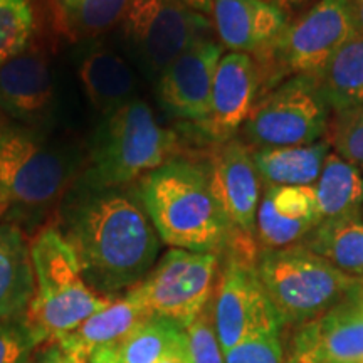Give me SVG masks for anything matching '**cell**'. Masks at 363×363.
I'll return each instance as SVG.
<instances>
[{
  "instance_id": "cell-30",
  "label": "cell",
  "mask_w": 363,
  "mask_h": 363,
  "mask_svg": "<svg viewBox=\"0 0 363 363\" xmlns=\"http://www.w3.org/2000/svg\"><path fill=\"white\" fill-rule=\"evenodd\" d=\"M190 363H225L224 352L217 338L212 301L185 328Z\"/></svg>"
},
{
  "instance_id": "cell-8",
  "label": "cell",
  "mask_w": 363,
  "mask_h": 363,
  "mask_svg": "<svg viewBox=\"0 0 363 363\" xmlns=\"http://www.w3.org/2000/svg\"><path fill=\"white\" fill-rule=\"evenodd\" d=\"M257 240L239 235L222 254L212 315L222 352L244 340L283 330V321L257 278Z\"/></svg>"
},
{
  "instance_id": "cell-25",
  "label": "cell",
  "mask_w": 363,
  "mask_h": 363,
  "mask_svg": "<svg viewBox=\"0 0 363 363\" xmlns=\"http://www.w3.org/2000/svg\"><path fill=\"white\" fill-rule=\"evenodd\" d=\"M333 113L363 106V38L355 35L331 56L316 76Z\"/></svg>"
},
{
  "instance_id": "cell-13",
  "label": "cell",
  "mask_w": 363,
  "mask_h": 363,
  "mask_svg": "<svg viewBox=\"0 0 363 363\" xmlns=\"http://www.w3.org/2000/svg\"><path fill=\"white\" fill-rule=\"evenodd\" d=\"M224 48L207 38L180 54L158 76V101L169 115L201 125L211 110V94L216 71Z\"/></svg>"
},
{
  "instance_id": "cell-33",
  "label": "cell",
  "mask_w": 363,
  "mask_h": 363,
  "mask_svg": "<svg viewBox=\"0 0 363 363\" xmlns=\"http://www.w3.org/2000/svg\"><path fill=\"white\" fill-rule=\"evenodd\" d=\"M38 363H89V362L86 360V358L62 352L56 343H49L48 350L40 355Z\"/></svg>"
},
{
  "instance_id": "cell-28",
  "label": "cell",
  "mask_w": 363,
  "mask_h": 363,
  "mask_svg": "<svg viewBox=\"0 0 363 363\" xmlns=\"http://www.w3.org/2000/svg\"><path fill=\"white\" fill-rule=\"evenodd\" d=\"M34 27L30 0H0V66L26 51Z\"/></svg>"
},
{
  "instance_id": "cell-2",
  "label": "cell",
  "mask_w": 363,
  "mask_h": 363,
  "mask_svg": "<svg viewBox=\"0 0 363 363\" xmlns=\"http://www.w3.org/2000/svg\"><path fill=\"white\" fill-rule=\"evenodd\" d=\"M136 194L162 242L222 256L239 238L212 187L207 163L174 158L138 180Z\"/></svg>"
},
{
  "instance_id": "cell-31",
  "label": "cell",
  "mask_w": 363,
  "mask_h": 363,
  "mask_svg": "<svg viewBox=\"0 0 363 363\" xmlns=\"http://www.w3.org/2000/svg\"><path fill=\"white\" fill-rule=\"evenodd\" d=\"M39 345L24 316L0 321V363H30Z\"/></svg>"
},
{
  "instance_id": "cell-38",
  "label": "cell",
  "mask_w": 363,
  "mask_h": 363,
  "mask_svg": "<svg viewBox=\"0 0 363 363\" xmlns=\"http://www.w3.org/2000/svg\"><path fill=\"white\" fill-rule=\"evenodd\" d=\"M4 212H6V207H4V203H2V202H0V216H2V214H4Z\"/></svg>"
},
{
  "instance_id": "cell-34",
  "label": "cell",
  "mask_w": 363,
  "mask_h": 363,
  "mask_svg": "<svg viewBox=\"0 0 363 363\" xmlns=\"http://www.w3.org/2000/svg\"><path fill=\"white\" fill-rule=\"evenodd\" d=\"M170 2L182 4V6L192 9V11L203 13V16H212V0H170Z\"/></svg>"
},
{
  "instance_id": "cell-26",
  "label": "cell",
  "mask_w": 363,
  "mask_h": 363,
  "mask_svg": "<svg viewBox=\"0 0 363 363\" xmlns=\"http://www.w3.org/2000/svg\"><path fill=\"white\" fill-rule=\"evenodd\" d=\"M313 189L321 222L358 216L363 206V174L337 152H331L326 158Z\"/></svg>"
},
{
  "instance_id": "cell-4",
  "label": "cell",
  "mask_w": 363,
  "mask_h": 363,
  "mask_svg": "<svg viewBox=\"0 0 363 363\" xmlns=\"http://www.w3.org/2000/svg\"><path fill=\"white\" fill-rule=\"evenodd\" d=\"M30 257L34 296L24 318L40 345L56 343L111 303L89 288L69 244L56 227H45L35 235Z\"/></svg>"
},
{
  "instance_id": "cell-12",
  "label": "cell",
  "mask_w": 363,
  "mask_h": 363,
  "mask_svg": "<svg viewBox=\"0 0 363 363\" xmlns=\"http://www.w3.org/2000/svg\"><path fill=\"white\" fill-rule=\"evenodd\" d=\"M286 363H363V284L337 306L298 326Z\"/></svg>"
},
{
  "instance_id": "cell-17",
  "label": "cell",
  "mask_w": 363,
  "mask_h": 363,
  "mask_svg": "<svg viewBox=\"0 0 363 363\" xmlns=\"http://www.w3.org/2000/svg\"><path fill=\"white\" fill-rule=\"evenodd\" d=\"M320 222L313 187H266L257 207L256 240L261 249L293 246L301 242Z\"/></svg>"
},
{
  "instance_id": "cell-6",
  "label": "cell",
  "mask_w": 363,
  "mask_h": 363,
  "mask_svg": "<svg viewBox=\"0 0 363 363\" xmlns=\"http://www.w3.org/2000/svg\"><path fill=\"white\" fill-rule=\"evenodd\" d=\"M76 158L26 130L0 128V202L17 219L40 217L61 197Z\"/></svg>"
},
{
  "instance_id": "cell-11",
  "label": "cell",
  "mask_w": 363,
  "mask_h": 363,
  "mask_svg": "<svg viewBox=\"0 0 363 363\" xmlns=\"http://www.w3.org/2000/svg\"><path fill=\"white\" fill-rule=\"evenodd\" d=\"M120 24L131 52L157 78L214 30L211 17L170 0H131Z\"/></svg>"
},
{
  "instance_id": "cell-20",
  "label": "cell",
  "mask_w": 363,
  "mask_h": 363,
  "mask_svg": "<svg viewBox=\"0 0 363 363\" xmlns=\"http://www.w3.org/2000/svg\"><path fill=\"white\" fill-rule=\"evenodd\" d=\"M78 76L83 89L103 116L116 111L135 98V74L120 54L93 48L81 57Z\"/></svg>"
},
{
  "instance_id": "cell-24",
  "label": "cell",
  "mask_w": 363,
  "mask_h": 363,
  "mask_svg": "<svg viewBox=\"0 0 363 363\" xmlns=\"http://www.w3.org/2000/svg\"><path fill=\"white\" fill-rule=\"evenodd\" d=\"M301 244L340 271L363 278V220L358 216L320 222Z\"/></svg>"
},
{
  "instance_id": "cell-5",
  "label": "cell",
  "mask_w": 363,
  "mask_h": 363,
  "mask_svg": "<svg viewBox=\"0 0 363 363\" xmlns=\"http://www.w3.org/2000/svg\"><path fill=\"white\" fill-rule=\"evenodd\" d=\"M254 269L283 326L296 328L337 306L363 284L362 278L340 271L301 242L259 249Z\"/></svg>"
},
{
  "instance_id": "cell-35",
  "label": "cell",
  "mask_w": 363,
  "mask_h": 363,
  "mask_svg": "<svg viewBox=\"0 0 363 363\" xmlns=\"http://www.w3.org/2000/svg\"><path fill=\"white\" fill-rule=\"evenodd\" d=\"M157 363H190L187 352V338H185V342L182 343L180 347H177L175 350H172L169 355H165Z\"/></svg>"
},
{
  "instance_id": "cell-22",
  "label": "cell",
  "mask_w": 363,
  "mask_h": 363,
  "mask_svg": "<svg viewBox=\"0 0 363 363\" xmlns=\"http://www.w3.org/2000/svg\"><path fill=\"white\" fill-rule=\"evenodd\" d=\"M330 153L331 145L326 138L303 147L252 150L257 174L266 187H313Z\"/></svg>"
},
{
  "instance_id": "cell-1",
  "label": "cell",
  "mask_w": 363,
  "mask_h": 363,
  "mask_svg": "<svg viewBox=\"0 0 363 363\" xmlns=\"http://www.w3.org/2000/svg\"><path fill=\"white\" fill-rule=\"evenodd\" d=\"M56 229L86 283L103 298L128 291L158 259L160 238L136 190L79 184L62 202Z\"/></svg>"
},
{
  "instance_id": "cell-27",
  "label": "cell",
  "mask_w": 363,
  "mask_h": 363,
  "mask_svg": "<svg viewBox=\"0 0 363 363\" xmlns=\"http://www.w3.org/2000/svg\"><path fill=\"white\" fill-rule=\"evenodd\" d=\"M131 0H52L59 24L71 38H93L123 21Z\"/></svg>"
},
{
  "instance_id": "cell-37",
  "label": "cell",
  "mask_w": 363,
  "mask_h": 363,
  "mask_svg": "<svg viewBox=\"0 0 363 363\" xmlns=\"http://www.w3.org/2000/svg\"><path fill=\"white\" fill-rule=\"evenodd\" d=\"M266 2L274 4V6H278L281 9H288V7H293V6H299V4L306 2V0H266Z\"/></svg>"
},
{
  "instance_id": "cell-10",
  "label": "cell",
  "mask_w": 363,
  "mask_h": 363,
  "mask_svg": "<svg viewBox=\"0 0 363 363\" xmlns=\"http://www.w3.org/2000/svg\"><path fill=\"white\" fill-rule=\"evenodd\" d=\"M330 113L316 76H293L257 99L244 136L252 150L311 145L328 133Z\"/></svg>"
},
{
  "instance_id": "cell-21",
  "label": "cell",
  "mask_w": 363,
  "mask_h": 363,
  "mask_svg": "<svg viewBox=\"0 0 363 363\" xmlns=\"http://www.w3.org/2000/svg\"><path fill=\"white\" fill-rule=\"evenodd\" d=\"M145 318L148 316L125 294L111 299L106 308L86 318L79 326L59 338L56 345L62 352L89 362L94 353L123 338Z\"/></svg>"
},
{
  "instance_id": "cell-15",
  "label": "cell",
  "mask_w": 363,
  "mask_h": 363,
  "mask_svg": "<svg viewBox=\"0 0 363 363\" xmlns=\"http://www.w3.org/2000/svg\"><path fill=\"white\" fill-rule=\"evenodd\" d=\"M259 94L261 78L254 57L240 52L224 54L212 84L208 116L199 126L216 143L234 138L251 115Z\"/></svg>"
},
{
  "instance_id": "cell-32",
  "label": "cell",
  "mask_w": 363,
  "mask_h": 363,
  "mask_svg": "<svg viewBox=\"0 0 363 363\" xmlns=\"http://www.w3.org/2000/svg\"><path fill=\"white\" fill-rule=\"evenodd\" d=\"M225 363H286L281 331L257 335L224 353Z\"/></svg>"
},
{
  "instance_id": "cell-3",
  "label": "cell",
  "mask_w": 363,
  "mask_h": 363,
  "mask_svg": "<svg viewBox=\"0 0 363 363\" xmlns=\"http://www.w3.org/2000/svg\"><path fill=\"white\" fill-rule=\"evenodd\" d=\"M177 148L174 131L158 123L143 99L133 98L98 126L81 184L93 189L125 187L174 160Z\"/></svg>"
},
{
  "instance_id": "cell-29",
  "label": "cell",
  "mask_w": 363,
  "mask_h": 363,
  "mask_svg": "<svg viewBox=\"0 0 363 363\" xmlns=\"http://www.w3.org/2000/svg\"><path fill=\"white\" fill-rule=\"evenodd\" d=\"M326 140L340 157L363 174V106L338 113Z\"/></svg>"
},
{
  "instance_id": "cell-14",
  "label": "cell",
  "mask_w": 363,
  "mask_h": 363,
  "mask_svg": "<svg viewBox=\"0 0 363 363\" xmlns=\"http://www.w3.org/2000/svg\"><path fill=\"white\" fill-rule=\"evenodd\" d=\"M207 165L212 187L230 224L239 234L256 239L261 179L254 163L252 148L238 138L217 143Z\"/></svg>"
},
{
  "instance_id": "cell-23",
  "label": "cell",
  "mask_w": 363,
  "mask_h": 363,
  "mask_svg": "<svg viewBox=\"0 0 363 363\" xmlns=\"http://www.w3.org/2000/svg\"><path fill=\"white\" fill-rule=\"evenodd\" d=\"M184 342V328L148 316L123 338L94 353L89 363H157Z\"/></svg>"
},
{
  "instance_id": "cell-36",
  "label": "cell",
  "mask_w": 363,
  "mask_h": 363,
  "mask_svg": "<svg viewBox=\"0 0 363 363\" xmlns=\"http://www.w3.org/2000/svg\"><path fill=\"white\" fill-rule=\"evenodd\" d=\"M350 2H352L353 24H355L357 34L363 38V0H350Z\"/></svg>"
},
{
  "instance_id": "cell-16",
  "label": "cell",
  "mask_w": 363,
  "mask_h": 363,
  "mask_svg": "<svg viewBox=\"0 0 363 363\" xmlns=\"http://www.w3.org/2000/svg\"><path fill=\"white\" fill-rule=\"evenodd\" d=\"M212 26L222 48L264 59L289 24L284 9L266 0H212Z\"/></svg>"
},
{
  "instance_id": "cell-7",
  "label": "cell",
  "mask_w": 363,
  "mask_h": 363,
  "mask_svg": "<svg viewBox=\"0 0 363 363\" xmlns=\"http://www.w3.org/2000/svg\"><path fill=\"white\" fill-rule=\"evenodd\" d=\"M355 35L350 0H318L289 22L269 54L256 62L259 98L293 76H318L331 56Z\"/></svg>"
},
{
  "instance_id": "cell-19",
  "label": "cell",
  "mask_w": 363,
  "mask_h": 363,
  "mask_svg": "<svg viewBox=\"0 0 363 363\" xmlns=\"http://www.w3.org/2000/svg\"><path fill=\"white\" fill-rule=\"evenodd\" d=\"M33 296L30 244L17 224H0V321L24 316Z\"/></svg>"
},
{
  "instance_id": "cell-18",
  "label": "cell",
  "mask_w": 363,
  "mask_h": 363,
  "mask_svg": "<svg viewBox=\"0 0 363 363\" xmlns=\"http://www.w3.org/2000/svg\"><path fill=\"white\" fill-rule=\"evenodd\" d=\"M54 104L52 74L38 52H21L0 66V110L13 120L39 123Z\"/></svg>"
},
{
  "instance_id": "cell-9",
  "label": "cell",
  "mask_w": 363,
  "mask_h": 363,
  "mask_svg": "<svg viewBox=\"0 0 363 363\" xmlns=\"http://www.w3.org/2000/svg\"><path fill=\"white\" fill-rule=\"evenodd\" d=\"M222 256L174 249L125 294L147 316L187 328L212 301Z\"/></svg>"
}]
</instances>
